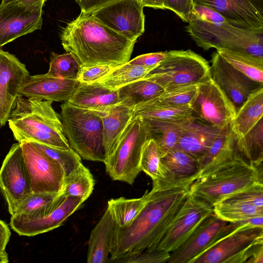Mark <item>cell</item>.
I'll return each mask as SVG.
<instances>
[{
	"instance_id": "6da1fadb",
	"label": "cell",
	"mask_w": 263,
	"mask_h": 263,
	"mask_svg": "<svg viewBox=\"0 0 263 263\" xmlns=\"http://www.w3.org/2000/svg\"><path fill=\"white\" fill-rule=\"evenodd\" d=\"M190 187L147 191L144 208L127 227L115 228L107 262L122 263L157 248L190 193Z\"/></svg>"
},
{
	"instance_id": "7a4b0ae2",
	"label": "cell",
	"mask_w": 263,
	"mask_h": 263,
	"mask_svg": "<svg viewBox=\"0 0 263 263\" xmlns=\"http://www.w3.org/2000/svg\"><path fill=\"white\" fill-rule=\"evenodd\" d=\"M60 39L63 48L74 57L80 67L123 65L130 60L136 42L82 12L62 29Z\"/></svg>"
},
{
	"instance_id": "3957f363",
	"label": "cell",
	"mask_w": 263,
	"mask_h": 263,
	"mask_svg": "<svg viewBox=\"0 0 263 263\" xmlns=\"http://www.w3.org/2000/svg\"><path fill=\"white\" fill-rule=\"evenodd\" d=\"M52 102L18 96L8 120L15 140L37 142L63 149L70 148L64 134L60 115Z\"/></svg>"
},
{
	"instance_id": "277c9868",
	"label": "cell",
	"mask_w": 263,
	"mask_h": 263,
	"mask_svg": "<svg viewBox=\"0 0 263 263\" xmlns=\"http://www.w3.org/2000/svg\"><path fill=\"white\" fill-rule=\"evenodd\" d=\"M242 222L194 263H263L262 218L255 217Z\"/></svg>"
},
{
	"instance_id": "5b68a950",
	"label": "cell",
	"mask_w": 263,
	"mask_h": 263,
	"mask_svg": "<svg viewBox=\"0 0 263 263\" xmlns=\"http://www.w3.org/2000/svg\"><path fill=\"white\" fill-rule=\"evenodd\" d=\"M61 108L60 119L70 147L83 159L104 162L105 154L101 116L67 102Z\"/></svg>"
},
{
	"instance_id": "8992f818",
	"label": "cell",
	"mask_w": 263,
	"mask_h": 263,
	"mask_svg": "<svg viewBox=\"0 0 263 263\" xmlns=\"http://www.w3.org/2000/svg\"><path fill=\"white\" fill-rule=\"evenodd\" d=\"M256 182L262 183V167L239 156L224 167L198 178L189 190L214 206L228 196Z\"/></svg>"
},
{
	"instance_id": "52a82bcc",
	"label": "cell",
	"mask_w": 263,
	"mask_h": 263,
	"mask_svg": "<svg viewBox=\"0 0 263 263\" xmlns=\"http://www.w3.org/2000/svg\"><path fill=\"white\" fill-rule=\"evenodd\" d=\"M186 31L204 50L215 48L245 52L263 58V33L236 27L227 23L214 24L191 14Z\"/></svg>"
},
{
	"instance_id": "ba28073f",
	"label": "cell",
	"mask_w": 263,
	"mask_h": 263,
	"mask_svg": "<svg viewBox=\"0 0 263 263\" xmlns=\"http://www.w3.org/2000/svg\"><path fill=\"white\" fill-rule=\"evenodd\" d=\"M210 75L206 60L191 49L166 51L163 60L144 78L165 90L197 84Z\"/></svg>"
},
{
	"instance_id": "9c48e42d",
	"label": "cell",
	"mask_w": 263,
	"mask_h": 263,
	"mask_svg": "<svg viewBox=\"0 0 263 263\" xmlns=\"http://www.w3.org/2000/svg\"><path fill=\"white\" fill-rule=\"evenodd\" d=\"M148 139L144 125L139 117L130 121L112 154L103 162L114 180L132 185L141 171L140 158L143 145Z\"/></svg>"
},
{
	"instance_id": "30bf717a",
	"label": "cell",
	"mask_w": 263,
	"mask_h": 263,
	"mask_svg": "<svg viewBox=\"0 0 263 263\" xmlns=\"http://www.w3.org/2000/svg\"><path fill=\"white\" fill-rule=\"evenodd\" d=\"M84 202L80 198L60 193L52 202L42 208L26 214L11 215L10 225L21 236L46 233L61 226Z\"/></svg>"
},
{
	"instance_id": "8fae6325",
	"label": "cell",
	"mask_w": 263,
	"mask_h": 263,
	"mask_svg": "<svg viewBox=\"0 0 263 263\" xmlns=\"http://www.w3.org/2000/svg\"><path fill=\"white\" fill-rule=\"evenodd\" d=\"M143 8L139 0H116L90 14L111 30L136 42L145 30Z\"/></svg>"
},
{
	"instance_id": "7c38bea8",
	"label": "cell",
	"mask_w": 263,
	"mask_h": 263,
	"mask_svg": "<svg viewBox=\"0 0 263 263\" xmlns=\"http://www.w3.org/2000/svg\"><path fill=\"white\" fill-rule=\"evenodd\" d=\"M190 106L195 116L221 129L230 124L236 113L233 103L210 75L198 84Z\"/></svg>"
},
{
	"instance_id": "4fadbf2b",
	"label": "cell",
	"mask_w": 263,
	"mask_h": 263,
	"mask_svg": "<svg viewBox=\"0 0 263 263\" xmlns=\"http://www.w3.org/2000/svg\"><path fill=\"white\" fill-rule=\"evenodd\" d=\"M21 145L31 193L60 194L65 177L61 165L32 142H23Z\"/></svg>"
},
{
	"instance_id": "5bb4252c",
	"label": "cell",
	"mask_w": 263,
	"mask_h": 263,
	"mask_svg": "<svg viewBox=\"0 0 263 263\" xmlns=\"http://www.w3.org/2000/svg\"><path fill=\"white\" fill-rule=\"evenodd\" d=\"M242 224L223 220L214 213L201 223L186 241L170 253L167 263H194L220 239Z\"/></svg>"
},
{
	"instance_id": "9a60e30c",
	"label": "cell",
	"mask_w": 263,
	"mask_h": 263,
	"mask_svg": "<svg viewBox=\"0 0 263 263\" xmlns=\"http://www.w3.org/2000/svg\"><path fill=\"white\" fill-rule=\"evenodd\" d=\"M213 213L212 205L190 193L157 249L173 252Z\"/></svg>"
},
{
	"instance_id": "2e32d148",
	"label": "cell",
	"mask_w": 263,
	"mask_h": 263,
	"mask_svg": "<svg viewBox=\"0 0 263 263\" xmlns=\"http://www.w3.org/2000/svg\"><path fill=\"white\" fill-rule=\"evenodd\" d=\"M0 191L11 215L30 194L28 173L23 156L21 143L11 146L0 168Z\"/></svg>"
},
{
	"instance_id": "e0dca14e",
	"label": "cell",
	"mask_w": 263,
	"mask_h": 263,
	"mask_svg": "<svg viewBox=\"0 0 263 263\" xmlns=\"http://www.w3.org/2000/svg\"><path fill=\"white\" fill-rule=\"evenodd\" d=\"M199 173L198 159L175 147L160 158L151 190L190 187L199 178Z\"/></svg>"
},
{
	"instance_id": "ac0fdd59",
	"label": "cell",
	"mask_w": 263,
	"mask_h": 263,
	"mask_svg": "<svg viewBox=\"0 0 263 263\" xmlns=\"http://www.w3.org/2000/svg\"><path fill=\"white\" fill-rule=\"evenodd\" d=\"M44 3L26 6L16 1L0 5V48L16 39L40 29Z\"/></svg>"
},
{
	"instance_id": "d6986e66",
	"label": "cell",
	"mask_w": 263,
	"mask_h": 263,
	"mask_svg": "<svg viewBox=\"0 0 263 263\" xmlns=\"http://www.w3.org/2000/svg\"><path fill=\"white\" fill-rule=\"evenodd\" d=\"M209 7L236 27L263 33V0H193Z\"/></svg>"
},
{
	"instance_id": "ffe728a7",
	"label": "cell",
	"mask_w": 263,
	"mask_h": 263,
	"mask_svg": "<svg viewBox=\"0 0 263 263\" xmlns=\"http://www.w3.org/2000/svg\"><path fill=\"white\" fill-rule=\"evenodd\" d=\"M29 75L25 65L14 55L0 48V127L8 121Z\"/></svg>"
},
{
	"instance_id": "44dd1931",
	"label": "cell",
	"mask_w": 263,
	"mask_h": 263,
	"mask_svg": "<svg viewBox=\"0 0 263 263\" xmlns=\"http://www.w3.org/2000/svg\"><path fill=\"white\" fill-rule=\"evenodd\" d=\"M210 76L237 110L249 95L263 85L251 80L226 61L216 51L211 55Z\"/></svg>"
},
{
	"instance_id": "7402d4cb",
	"label": "cell",
	"mask_w": 263,
	"mask_h": 263,
	"mask_svg": "<svg viewBox=\"0 0 263 263\" xmlns=\"http://www.w3.org/2000/svg\"><path fill=\"white\" fill-rule=\"evenodd\" d=\"M79 82L76 79L54 77L47 73L29 75L25 79L20 95L53 102H66Z\"/></svg>"
},
{
	"instance_id": "603a6c76",
	"label": "cell",
	"mask_w": 263,
	"mask_h": 263,
	"mask_svg": "<svg viewBox=\"0 0 263 263\" xmlns=\"http://www.w3.org/2000/svg\"><path fill=\"white\" fill-rule=\"evenodd\" d=\"M236 144V139L229 124L221 129L208 151L198 159L199 178L224 167L240 156Z\"/></svg>"
},
{
	"instance_id": "cb8c5ba5",
	"label": "cell",
	"mask_w": 263,
	"mask_h": 263,
	"mask_svg": "<svg viewBox=\"0 0 263 263\" xmlns=\"http://www.w3.org/2000/svg\"><path fill=\"white\" fill-rule=\"evenodd\" d=\"M221 130L194 117L186 124L176 147L199 159L208 151Z\"/></svg>"
},
{
	"instance_id": "d4e9b609",
	"label": "cell",
	"mask_w": 263,
	"mask_h": 263,
	"mask_svg": "<svg viewBox=\"0 0 263 263\" xmlns=\"http://www.w3.org/2000/svg\"><path fill=\"white\" fill-rule=\"evenodd\" d=\"M67 102L100 115L120 103L117 90H111L94 82L79 83Z\"/></svg>"
},
{
	"instance_id": "484cf974",
	"label": "cell",
	"mask_w": 263,
	"mask_h": 263,
	"mask_svg": "<svg viewBox=\"0 0 263 263\" xmlns=\"http://www.w3.org/2000/svg\"><path fill=\"white\" fill-rule=\"evenodd\" d=\"M116 224L107 209L92 230L88 243L87 262H108Z\"/></svg>"
},
{
	"instance_id": "4316f807",
	"label": "cell",
	"mask_w": 263,
	"mask_h": 263,
	"mask_svg": "<svg viewBox=\"0 0 263 263\" xmlns=\"http://www.w3.org/2000/svg\"><path fill=\"white\" fill-rule=\"evenodd\" d=\"M105 159L115 151L127 125L133 117V107L119 103L100 115Z\"/></svg>"
},
{
	"instance_id": "83f0119b",
	"label": "cell",
	"mask_w": 263,
	"mask_h": 263,
	"mask_svg": "<svg viewBox=\"0 0 263 263\" xmlns=\"http://www.w3.org/2000/svg\"><path fill=\"white\" fill-rule=\"evenodd\" d=\"M192 118L180 121L148 118L141 119L147 132L148 139H152L155 142L161 158L176 147L183 129Z\"/></svg>"
},
{
	"instance_id": "f1b7e54d",
	"label": "cell",
	"mask_w": 263,
	"mask_h": 263,
	"mask_svg": "<svg viewBox=\"0 0 263 263\" xmlns=\"http://www.w3.org/2000/svg\"><path fill=\"white\" fill-rule=\"evenodd\" d=\"M263 117V85L252 92L236 110L230 123L236 140L246 134Z\"/></svg>"
},
{
	"instance_id": "f546056e",
	"label": "cell",
	"mask_w": 263,
	"mask_h": 263,
	"mask_svg": "<svg viewBox=\"0 0 263 263\" xmlns=\"http://www.w3.org/2000/svg\"><path fill=\"white\" fill-rule=\"evenodd\" d=\"M133 117L161 120L180 121L195 117L190 105L177 106L159 101L156 98L133 107Z\"/></svg>"
},
{
	"instance_id": "4dcf8cb0",
	"label": "cell",
	"mask_w": 263,
	"mask_h": 263,
	"mask_svg": "<svg viewBox=\"0 0 263 263\" xmlns=\"http://www.w3.org/2000/svg\"><path fill=\"white\" fill-rule=\"evenodd\" d=\"M158 64L140 66L127 62L114 67L107 74L94 83L109 90L116 91L129 83L144 78Z\"/></svg>"
},
{
	"instance_id": "1f68e13d",
	"label": "cell",
	"mask_w": 263,
	"mask_h": 263,
	"mask_svg": "<svg viewBox=\"0 0 263 263\" xmlns=\"http://www.w3.org/2000/svg\"><path fill=\"white\" fill-rule=\"evenodd\" d=\"M165 89L154 81L143 78L117 90L120 103L130 107L159 97Z\"/></svg>"
},
{
	"instance_id": "d6a6232c",
	"label": "cell",
	"mask_w": 263,
	"mask_h": 263,
	"mask_svg": "<svg viewBox=\"0 0 263 263\" xmlns=\"http://www.w3.org/2000/svg\"><path fill=\"white\" fill-rule=\"evenodd\" d=\"M228 63L251 80L263 84V58L225 48L216 49Z\"/></svg>"
},
{
	"instance_id": "836d02e7",
	"label": "cell",
	"mask_w": 263,
	"mask_h": 263,
	"mask_svg": "<svg viewBox=\"0 0 263 263\" xmlns=\"http://www.w3.org/2000/svg\"><path fill=\"white\" fill-rule=\"evenodd\" d=\"M147 201V191L144 195L137 198L120 197L110 199L107 208L112 216L117 227H128L136 218L145 206Z\"/></svg>"
},
{
	"instance_id": "e575fe53",
	"label": "cell",
	"mask_w": 263,
	"mask_h": 263,
	"mask_svg": "<svg viewBox=\"0 0 263 263\" xmlns=\"http://www.w3.org/2000/svg\"><path fill=\"white\" fill-rule=\"evenodd\" d=\"M238 153L256 167H262L263 120L261 118L243 136L236 140Z\"/></svg>"
},
{
	"instance_id": "d590c367",
	"label": "cell",
	"mask_w": 263,
	"mask_h": 263,
	"mask_svg": "<svg viewBox=\"0 0 263 263\" xmlns=\"http://www.w3.org/2000/svg\"><path fill=\"white\" fill-rule=\"evenodd\" d=\"M95 182L89 170L83 164L64 177L60 194L74 197L85 202L92 194Z\"/></svg>"
},
{
	"instance_id": "8d00e7d4",
	"label": "cell",
	"mask_w": 263,
	"mask_h": 263,
	"mask_svg": "<svg viewBox=\"0 0 263 263\" xmlns=\"http://www.w3.org/2000/svg\"><path fill=\"white\" fill-rule=\"evenodd\" d=\"M214 214L223 220L238 222L263 216V208L238 202L220 201L213 206Z\"/></svg>"
},
{
	"instance_id": "74e56055",
	"label": "cell",
	"mask_w": 263,
	"mask_h": 263,
	"mask_svg": "<svg viewBox=\"0 0 263 263\" xmlns=\"http://www.w3.org/2000/svg\"><path fill=\"white\" fill-rule=\"evenodd\" d=\"M80 68L79 64L71 53L58 54L52 52L46 73L54 77L76 80Z\"/></svg>"
},
{
	"instance_id": "f35d334b",
	"label": "cell",
	"mask_w": 263,
	"mask_h": 263,
	"mask_svg": "<svg viewBox=\"0 0 263 263\" xmlns=\"http://www.w3.org/2000/svg\"><path fill=\"white\" fill-rule=\"evenodd\" d=\"M32 143L61 165L64 171L65 177L82 164L81 157L71 147L68 149H63L54 148L40 143Z\"/></svg>"
},
{
	"instance_id": "ab89813d",
	"label": "cell",
	"mask_w": 263,
	"mask_h": 263,
	"mask_svg": "<svg viewBox=\"0 0 263 263\" xmlns=\"http://www.w3.org/2000/svg\"><path fill=\"white\" fill-rule=\"evenodd\" d=\"M197 84L177 87L164 91L156 98L160 101L177 106L190 105L195 97Z\"/></svg>"
},
{
	"instance_id": "60d3db41",
	"label": "cell",
	"mask_w": 263,
	"mask_h": 263,
	"mask_svg": "<svg viewBox=\"0 0 263 263\" xmlns=\"http://www.w3.org/2000/svg\"><path fill=\"white\" fill-rule=\"evenodd\" d=\"M160 159L155 142L152 139H147L143 147L140 166L141 171L148 175L153 181L157 176Z\"/></svg>"
},
{
	"instance_id": "b9f144b4",
	"label": "cell",
	"mask_w": 263,
	"mask_h": 263,
	"mask_svg": "<svg viewBox=\"0 0 263 263\" xmlns=\"http://www.w3.org/2000/svg\"><path fill=\"white\" fill-rule=\"evenodd\" d=\"M221 201L238 202L263 208V183H255L228 196Z\"/></svg>"
},
{
	"instance_id": "7bdbcfd3",
	"label": "cell",
	"mask_w": 263,
	"mask_h": 263,
	"mask_svg": "<svg viewBox=\"0 0 263 263\" xmlns=\"http://www.w3.org/2000/svg\"><path fill=\"white\" fill-rule=\"evenodd\" d=\"M59 194L31 193L18 205L14 214H24L42 208L52 202Z\"/></svg>"
},
{
	"instance_id": "ee69618b",
	"label": "cell",
	"mask_w": 263,
	"mask_h": 263,
	"mask_svg": "<svg viewBox=\"0 0 263 263\" xmlns=\"http://www.w3.org/2000/svg\"><path fill=\"white\" fill-rule=\"evenodd\" d=\"M113 68L103 64L80 67L76 80L80 83L94 82L107 74Z\"/></svg>"
},
{
	"instance_id": "f6af8a7d",
	"label": "cell",
	"mask_w": 263,
	"mask_h": 263,
	"mask_svg": "<svg viewBox=\"0 0 263 263\" xmlns=\"http://www.w3.org/2000/svg\"><path fill=\"white\" fill-rule=\"evenodd\" d=\"M170 253L160 250L145 252L125 259L122 263H165Z\"/></svg>"
},
{
	"instance_id": "bcb514c9",
	"label": "cell",
	"mask_w": 263,
	"mask_h": 263,
	"mask_svg": "<svg viewBox=\"0 0 263 263\" xmlns=\"http://www.w3.org/2000/svg\"><path fill=\"white\" fill-rule=\"evenodd\" d=\"M165 9L174 12L183 22L188 23L194 7L193 0H165Z\"/></svg>"
},
{
	"instance_id": "7dc6e473",
	"label": "cell",
	"mask_w": 263,
	"mask_h": 263,
	"mask_svg": "<svg viewBox=\"0 0 263 263\" xmlns=\"http://www.w3.org/2000/svg\"><path fill=\"white\" fill-rule=\"evenodd\" d=\"M191 14L201 21L212 24H223L228 23L219 13L202 5L194 3L193 9Z\"/></svg>"
},
{
	"instance_id": "c3c4849f",
	"label": "cell",
	"mask_w": 263,
	"mask_h": 263,
	"mask_svg": "<svg viewBox=\"0 0 263 263\" xmlns=\"http://www.w3.org/2000/svg\"><path fill=\"white\" fill-rule=\"evenodd\" d=\"M166 51L155 52L138 55L128 62L140 66H152L159 64L165 58Z\"/></svg>"
},
{
	"instance_id": "681fc988",
	"label": "cell",
	"mask_w": 263,
	"mask_h": 263,
	"mask_svg": "<svg viewBox=\"0 0 263 263\" xmlns=\"http://www.w3.org/2000/svg\"><path fill=\"white\" fill-rule=\"evenodd\" d=\"M11 232L8 225L0 220V254L7 255L6 247L9 241Z\"/></svg>"
},
{
	"instance_id": "f907efd6",
	"label": "cell",
	"mask_w": 263,
	"mask_h": 263,
	"mask_svg": "<svg viewBox=\"0 0 263 263\" xmlns=\"http://www.w3.org/2000/svg\"><path fill=\"white\" fill-rule=\"evenodd\" d=\"M143 7H148L156 9H165V0H139Z\"/></svg>"
},
{
	"instance_id": "816d5d0a",
	"label": "cell",
	"mask_w": 263,
	"mask_h": 263,
	"mask_svg": "<svg viewBox=\"0 0 263 263\" xmlns=\"http://www.w3.org/2000/svg\"><path fill=\"white\" fill-rule=\"evenodd\" d=\"M46 0H17L16 2L21 5L30 6L40 3H44Z\"/></svg>"
},
{
	"instance_id": "f5cc1de1",
	"label": "cell",
	"mask_w": 263,
	"mask_h": 263,
	"mask_svg": "<svg viewBox=\"0 0 263 263\" xmlns=\"http://www.w3.org/2000/svg\"><path fill=\"white\" fill-rule=\"evenodd\" d=\"M115 1L116 0H99L98 2V6L99 7H101Z\"/></svg>"
},
{
	"instance_id": "db71d44e",
	"label": "cell",
	"mask_w": 263,
	"mask_h": 263,
	"mask_svg": "<svg viewBox=\"0 0 263 263\" xmlns=\"http://www.w3.org/2000/svg\"><path fill=\"white\" fill-rule=\"evenodd\" d=\"M9 262L8 256L7 255L0 254V263H7Z\"/></svg>"
},
{
	"instance_id": "11a10c76",
	"label": "cell",
	"mask_w": 263,
	"mask_h": 263,
	"mask_svg": "<svg viewBox=\"0 0 263 263\" xmlns=\"http://www.w3.org/2000/svg\"><path fill=\"white\" fill-rule=\"evenodd\" d=\"M17 0H2V4H6L11 2L16 1Z\"/></svg>"
},
{
	"instance_id": "9f6ffc18",
	"label": "cell",
	"mask_w": 263,
	"mask_h": 263,
	"mask_svg": "<svg viewBox=\"0 0 263 263\" xmlns=\"http://www.w3.org/2000/svg\"><path fill=\"white\" fill-rule=\"evenodd\" d=\"M84 0H76V1L77 2V3L78 4H80V3H81L82 2H83Z\"/></svg>"
}]
</instances>
